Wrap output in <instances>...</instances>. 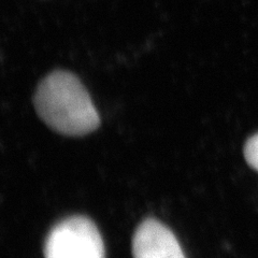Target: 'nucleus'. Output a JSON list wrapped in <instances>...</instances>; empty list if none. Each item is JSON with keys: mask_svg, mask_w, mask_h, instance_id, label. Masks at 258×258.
Returning a JSON list of instances; mask_svg holds the SVG:
<instances>
[{"mask_svg": "<svg viewBox=\"0 0 258 258\" xmlns=\"http://www.w3.org/2000/svg\"><path fill=\"white\" fill-rule=\"evenodd\" d=\"M243 153L247 165L258 172V134L247 139Z\"/></svg>", "mask_w": 258, "mask_h": 258, "instance_id": "4", "label": "nucleus"}, {"mask_svg": "<svg viewBox=\"0 0 258 258\" xmlns=\"http://www.w3.org/2000/svg\"><path fill=\"white\" fill-rule=\"evenodd\" d=\"M132 248L134 258H186L174 233L154 219L138 226Z\"/></svg>", "mask_w": 258, "mask_h": 258, "instance_id": "3", "label": "nucleus"}, {"mask_svg": "<svg viewBox=\"0 0 258 258\" xmlns=\"http://www.w3.org/2000/svg\"><path fill=\"white\" fill-rule=\"evenodd\" d=\"M34 104L43 122L62 135L84 136L100 124L90 94L68 71L56 70L46 76L37 87Z\"/></svg>", "mask_w": 258, "mask_h": 258, "instance_id": "1", "label": "nucleus"}, {"mask_svg": "<svg viewBox=\"0 0 258 258\" xmlns=\"http://www.w3.org/2000/svg\"><path fill=\"white\" fill-rule=\"evenodd\" d=\"M45 258H104L97 226L87 217L72 216L55 225L46 237Z\"/></svg>", "mask_w": 258, "mask_h": 258, "instance_id": "2", "label": "nucleus"}]
</instances>
